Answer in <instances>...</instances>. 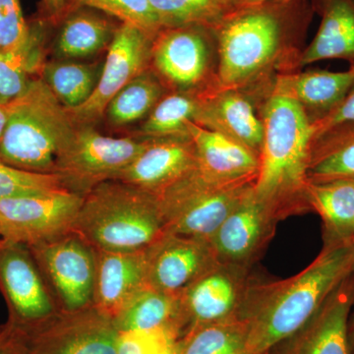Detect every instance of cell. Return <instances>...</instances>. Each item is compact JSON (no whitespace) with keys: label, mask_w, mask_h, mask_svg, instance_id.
Masks as SVG:
<instances>
[{"label":"cell","mask_w":354,"mask_h":354,"mask_svg":"<svg viewBox=\"0 0 354 354\" xmlns=\"http://www.w3.org/2000/svg\"><path fill=\"white\" fill-rule=\"evenodd\" d=\"M354 274V239H324L311 264L291 278L260 281L251 277L239 318L247 326L246 354H267L308 322Z\"/></svg>","instance_id":"6da1fadb"},{"label":"cell","mask_w":354,"mask_h":354,"mask_svg":"<svg viewBox=\"0 0 354 354\" xmlns=\"http://www.w3.org/2000/svg\"><path fill=\"white\" fill-rule=\"evenodd\" d=\"M311 14L306 0H281L230 11L213 30L218 50L214 86L244 90L269 73L302 32Z\"/></svg>","instance_id":"7a4b0ae2"},{"label":"cell","mask_w":354,"mask_h":354,"mask_svg":"<svg viewBox=\"0 0 354 354\" xmlns=\"http://www.w3.org/2000/svg\"><path fill=\"white\" fill-rule=\"evenodd\" d=\"M264 138L256 197L279 221L310 211L307 201L313 127L304 109L288 95L270 91L261 113Z\"/></svg>","instance_id":"3957f363"},{"label":"cell","mask_w":354,"mask_h":354,"mask_svg":"<svg viewBox=\"0 0 354 354\" xmlns=\"http://www.w3.org/2000/svg\"><path fill=\"white\" fill-rule=\"evenodd\" d=\"M72 232L97 250L138 251L157 242L165 227L155 194L109 180L84 196Z\"/></svg>","instance_id":"277c9868"},{"label":"cell","mask_w":354,"mask_h":354,"mask_svg":"<svg viewBox=\"0 0 354 354\" xmlns=\"http://www.w3.org/2000/svg\"><path fill=\"white\" fill-rule=\"evenodd\" d=\"M7 109L0 158L24 171L55 174L58 153L77 127L68 109L39 76Z\"/></svg>","instance_id":"5b68a950"},{"label":"cell","mask_w":354,"mask_h":354,"mask_svg":"<svg viewBox=\"0 0 354 354\" xmlns=\"http://www.w3.org/2000/svg\"><path fill=\"white\" fill-rule=\"evenodd\" d=\"M254 183L218 180L197 167L156 194L165 232L209 241Z\"/></svg>","instance_id":"8992f818"},{"label":"cell","mask_w":354,"mask_h":354,"mask_svg":"<svg viewBox=\"0 0 354 354\" xmlns=\"http://www.w3.org/2000/svg\"><path fill=\"white\" fill-rule=\"evenodd\" d=\"M149 142L140 136H106L95 125L77 124L58 153L55 174L62 188L84 197L100 184L113 180Z\"/></svg>","instance_id":"52a82bcc"},{"label":"cell","mask_w":354,"mask_h":354,"mask_svg":"<svg viewBox=\"0 0 354 354\" xmlns=\"http://www.w3.org/2000/svg\"><path fill=\"white\" fill-rule=\"evenodd\" d=\"M57 308L75 311L92 306L97 250L76 232L28 246Z\"/></svg>","instance_id":"ba28073f"},{"label":"cell","mask_w":354,"mask_h":354,"mask_svg":"<svg viewBox=\"0 0 354 354\" xmlns=\"http://www.w3.org/2000/svg\"><path fill=\"white\" fill-rule=\"evenodd\" d=\"M206 28H162L153 39L150 68L171 92L197 93L215 80L211 72V41Z\"/></svg>","instance_id":"9c48e42d"},{"label":"cell","mask_w":354,"mask_h":354,"mask_svg":"<svg viewBox=\"0 0 354 354\" xmlns=\"http://www.w3.org/2000/svg\"><path fill=\"white\" fill-rule=\"evenodd\" d=\"M83 198L62 188L0 199V239L30 246L68 234Z\"/></svg>","instance_id":"30bf717a"},{"label":"cell","mask_w":354,"mask_h":354,"mask_svg":"<svg viewBox=\"0 0 354 354\" xmlns=\"http://www.w3.org/2000/svg\"><path fill=\"white\" fill-rule=\"evenodd\" d=\"M30 354H118V333L111 318L94 306L64 311L29 328Z\"/></svg>","instance_id":"8fae6325"},{"label":"cell","mask_w":354,"mask_h":354,"mask_svg":"<svg viewBox=\"0 0 354 354\" xmlns=\"http://www.w3.org/2000/svg\"><path fill=\"white\" fill-rule=\"evenodd\" d=\"M153 38V35L137 26L120 23L109 44L94 92L82 106L68 109L77 124L99 122L114 95L150 68Z\"/></svg>","instance_id":"7c38bea8"},{"label":"cell","mask_w":354,"mask_h":354,"mask_svg":"<svg viewBox=\"0 0 354 354\" xmlns=\"http://www.w3.org/2000/svg\"><path fill=\"white\" fill-rule=\"evenodd\" d=\"M0 292L8 321L21 328L32 327L59 310L28 246L1 239Z\"/></svg>","instance_id":"4fadbf2b"},{"label":"cell","mask_w":354,"mask_h":354,"mask_svg":"<svg viewBox=\"0 0 354 354\" xmlns=\"http://www.w3.org/2000/svg\"><path fill=\"white\" fill-rule=\"evenodd\" d=\"M248 269L220 263L180 293L186 333L198 326L239 318L251 279Z\"/></svg>","instance_id":"5bb4252c"},{"label":"cell","mask_w":354,"mask_h":354,"mask_svg":"<svg viewBox=\"0 0 354 354\" xmlns=\"http://www.w3.org/2000/svg\"><path fill=\"white\" fill-rule=\"evenodd\" d=\"M279 221L254 189L235 207L209 239L218 262L250 268L271 241Z\"/></svg>","instance_id":"9a60e30c"},{"label":"cell","mask_w":354,"mask_h":354,"mask_svg":"<svg viewBox=\"0 0 354 354\" xmlns=\"http://www.w3.org/2000/svg\"><path fill=\"white\" fill-rule=\"evenodd\" d=\"M218 264L209 241L165 232L148 248V283L165 292L180 295Z\"/></svg>","instance_id":"2e32d148"},{"label":"cell","mask_w":354,"mask_h":354,"mask_svg":"<svg viewBox=\"0 0 354 354\" xmlns=\"http://www.w3.org/2000/svg\"><path fill=\"white\" fill-rule=\"evenodd\" d=\"M354 307V274L326 300L301 329L267 354H351L348 321Z\"/></svg>","instance_id":"e0dca14e"},{"label":"cell","mask_w":354,"mask_h":354,"mask_svg":"<svg viewBox=\"0 0 354 354\" xmlns=\"http://www.w3.org/2000/svg\"><path fill=\"white\" fill-rule=\"evenodd\" d=\"M196 94L198 109L193 122L221 133L260 155L264 125L244 90L220 88L212 84Z\"/></svg>","instance_id":"ac0fdd59"},{"label":"cell","mask_w":354,"mask_h":354,"mask_svg":"<svg viewBox=\"0 0 354 354\" xmlns=\"http://www.w3.org/2000/svg\"><path fill=\"white\" fill-rule=\"evenodd\" d=\"M197 167L196 149L190 136L150 139L113 180L156 195Z\"/></svg>","instance_id":"d6986e66"},{"label":"cell","mask_w":354,"mask_h":354,"mask_svg":"<svg viewBox=\"0 0 354 354\" xmlns=\"http://www.w3.org/2000/svg\"><path fill=\"white\" fill-rule=\"evenodd\" d=\"M148 285V248L138 251L97 250L92 306L104 315L115 320L128 302Z\"/></svg>","instance_id":"ffe728a7"},{"label":"cell","mask_w":354,"mask_h":354,"mask_svg":"<svg viewBox=\"0 0 354 354\" xmlns=\"http://www.w3.org/2000/svg\"><path fill=\"white\" fill-rule=\"evenodd\" d=\"M353 84L354 65H351L348 71L313 70L279 74L272 88L297 102L311 122H315L341 104Z\"/></svg>","instance_id":"44dd1931"},{"label":"cell","mask_w":354,"mask_h":354,"mask_svg":"<svg viewBox=\"0 0 354 354\" xmlns=\"http://www.w3.org/2000/svg\"><path fill=\"white\" fill-rule=\"evenodd\" d=\"M187 131L196 149L198 167L223 181L256 180L259 156L239 142L190 121Z\"/></svg>","instance_id":"7402d4cb"},{"label":"cell","mask_w":354,"mask_h":354,"mask_svg":"<svg viewBox=\"0 0 354 354\" xmlns=\"http://www.w3.org/2000/svg\"><path fill=\"white\" fill-rule=\"evenodd\" d=\"M312 3L321 23L302 51L298 66L326 59H346L354 65V0H312Z\"/></svg>","instance_id":"603a6c76"},{"label":"cell","mask_w":354,"mask_h":354,"mask_svg":"<svg viewBox=\"0 0 354 354\" xmlns=\"http://www.w3.org/2000/svg\"><path fill=\"white\" fill-rule=\"evenodd\" d=\"M116 21L87 7L69 11L57 25L53 55L59 60H81L94 57L109 48L120 24H116Z\"/></svg>","instance_id":"cb8c5ba5"},{"label":"cell","mask_w":354,"mask_h":354,"mask_svg":"<svg viewBox=\"0 0 354 354\" xmlns=\"http://www.w3.org/2000/svg\"><path fill=\"white\" fill-rule=\"evenodd\" d=\"M118 332L169 330L186 334L180 295L165 292L146 286L128 302L113 321Z\"/></svg>","instance_id":"d4e9b609"},{"label":"cell","mask_w":354,"mask_h":354,"mask_svg":"<svg viewBox=\"0 0 354 354\" xmlns=\"http://www.w3.org/2000/svg\"><path fill=\"white\" fill-rule=\"evenodd\" d=\"M310 211L320 216L324 239H354V183L351 178L311 183L307 187Z\"/></svg>","instance_id":"484cf974"},{"label":"cell","mask_w":354,"mask_h":354,"mask_svg":"<svg viewBox=\"0 0 354 354\" xmlns=\"http://www.w3.org/2000/svg\"><path fill=\"white\" fill-rule=\"evenodd\" d=\"M354 178V123L330 128L312 140L311 183Z\"/></svg>","instance_id":"4316f807"},{"label":"cell","mask_w":354,"mask_h":354,"mask_svg":"<svg viewBox=\"0 0 354 354\" xmlns=\"http://www.w3.org/2000/svg\"><path fill=\"white\" fill-rule=\"evenodd\" d=\"M99 62L53 60L44 62L39 77L67 109L82 106L90 99L101 75Z\"/></svg>","instance_id":"83f0119b"},{"label":"cell","mask_w":354,"mask_h":354,"mask_svg":"<svg viewBox=\"0 0 354 354\" xmlns=\"http://www.w3.org/2000/svg\"><path fill=\"white\" fill-rule=\"evenodd\" d=\"M167 88L152 69H147L135 77L121 88L104 111L109 127L124 128L145 120L160 100Z\"/></svg>","instance_id":"f1b7e54d"},{"label":"cell","mask_w":354,"mask_h":354,"mask_svg":"<svg viewBox=\"0 0 354 354\" xmlns=\"http://www.w3.org/2000/svg\"><path fill=\"white\" fill-rule=\"evenodd\" d=\"M41 23L32 26L29 41L18 48L0 50V104L6 106L27 90L34 74H41L43 59Z\"/></svg>","instance_id":"f546056e"},{"label":"cell","mask_w":354,"mask_h":354,"mask_svg":"<svg viewBox=\"0 0 354 354\" xmlns=\"http://www.w3.org/2000/svg\"><path fill=\"white\" fill-rule=\"evenodd\" d=\"M198 109L196 93L165 94L142 121L138 136L148 139L189 136L187 125L194 121Z\"/></svg>","instance_id":"4dcf8cb0"},{"label":"cell","mask_w":354,"mask_h":354,"mask_svg":"<svg viewBox=\"0 0 354 354\" xmlns=\"http://www.w3.org/2000/svg\"><path fill=\"white\" fill-rule=\"evenodd\" d=\"M246 324L232 318L188 330L177 354H246Z\"/></svg>","instance_id":"1f68e13d"},{"label":"cell","mask_w":354,"mask_h":354,"mask_svg":"<svg viewBox=\"0 0 354 354\" xmlns=\"http://www.w3.org/2000/svg\"><path fill=\"white\" fill-rule=\"evenodd\" d=\"M162 28L214 29L227 13L225 0H150Z\"/></svg>","instance_id":"d6a6232c"},{"label":"cell","mask_w":354,"mask_h":354,"mask_svg":"<svg viewBox=\"0 0 354 354\" xmlns=\"http://www.w3.org/2000/svg\"><path fill=\"white\" fill-rule=\"evenodd\" d=\"M81 7L95 9L120 23L137 26L153 36L162 29L150 0H68L64 15Z\"/></svg>","instance_id":"836d02e7"},{"label":"cell","mask_w":354,"mask_h":354,"mask_svg":"<svg viewBox=\"0 0 354 354\" xmlns=\"http://www.w3.org/2000/svg\"><path fill=\"white\" fill-rule=\"evenodd\" d=\"M62 188L59 177L55 174L24 171L0 158V199L41 194Z\"/></svg>","instance_id":"e575fe53"},{"label":"cell","mask_w":354,"mask_h":354,"mask_svg":"<svg viewBox=\"0 0 354 354\" xmlns=\"http://www.w3.org/2000/svg\"><path fill=\"white\" fill-rule=\"evenodd\" d=\"M118 333V354H177L181 339L169 330Z\"/></svg>","instance_id":"d590c367"},{"label":"cell","mask_w":354,"mask_h":354,"mask_svg":"<svg viewBox=\"0 0 354 354\" xmlns=\"http://www.w3.org/2000/svg\"><path fill=\"white\" fill-rule=\"evenodd\" d=\"M31 35L32 26L23 15L20 0H0V50L24 46Z\"/></svg>","instance_id":"8d00e7d4"},{"label":"cell","mask_w":354,"mask_h":354,"mask_svg":"<svg viewBox=\"0 0 354 354\" xmlns=\"http://www.w3.org/2000/svg\"><path fill=\"white\" fill-rule=\"evenodd\" d=\"M349 123H354V84L348 95L334 111H330L321 120L312 122L313 138L330 128L349 124Z\"/></svg>","instance_id":"74e56055"},{"label":"cell","mask_w":354,"mask_h":354,"mask_svg":"<svg viewBox=\"0 0 354 354\" xmlns=\"http://www.w3.org/2000/svg\"><path fill=\"white\" fill-rule=\"evenodd\" d=\"M0 354H30L24 329L10 321L0 327Z\"/></svg>","instance_id":"f35d334b"},{"label":"cell","mask_w":354,"mask_h":354,"mask_svg":"<svg viewBox=\"0 0 354 354\" xmlns=\"http://www.w3.org/2000/svg\"><path fill=\"white\" fill-rule=\"evenodd\" d=\"M68 0H41L43 21L46 24L57 26L64 16Z\"/></svg>","instance_id":"ab89813d"},{"label":"cell","mask_w":354,"mask_h":354,"mask_svg":"<svg viewBox=\"0 0 354 354\" xmlns=\"http://www.w3.org/2000/svg\"><path fill=\"white\" fill-rule=\"evenodd\" d=\"M225 1L227 4V12H230V11L237 10V9L261 6V4L281 1V0H225Z\"/></svg>","instance_id":"60d3db41"},{"label":"cell","mask_w":354,"mask_h":354,"mask_svg":"<svg viewBox=\"0 0 354 354\" xmlns=\"http://www.w3.org/2000/svg\"><path fill=\"white\" fill-rule=\"evenodd\" d=\"M7 121H8V109H7V104L6 106H1V104H0V144H1L4 133H6Z\"/></svg>","instance_id":"b9f144b4"},{"label":"cell","mask_w":354,"mask_h":354,"mask_svg":"<svg viewBox=\"0 0 354 354\" xmlns=\"http://www.w3.org/2000/svg\"><path fill=\"white\" fill-rule=\"evenodd\" d=\"M348 342L351 354H354V307L348 321Z\"/></svg>","instance_id":"7bdbcfd3"},{"label":"cell","mask_w":354,"mask_h":354,"mask_svg":"<svg viewBox=\"0 0 354 354\" xmlns=\"http://www.w3.org/2000/svg\"><path fill=\"white\" fill-rule=\"evenodd\" d=\"M351 179H353V183H354V178H351Z\"/></svg>","instance_id":"ee69618b"}]
</instances>
